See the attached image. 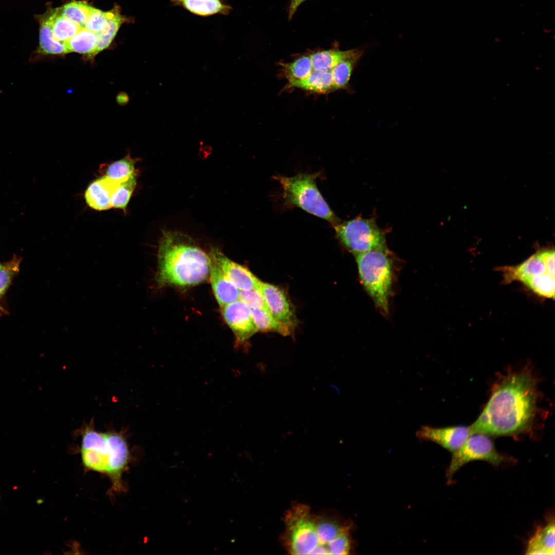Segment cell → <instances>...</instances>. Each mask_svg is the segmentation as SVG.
Wrapping results in <instances>:
<instances>
[{"instance_id":"1","label":"cell","mask_w":555,"mask_h":555,"mask_svg":"<svg viewBox=\"0 0 555 555\" xmlns=\"http://www.w3.org/2000/svg\"><path fill=\"white\" fill-rule=\"evenodd\" d=\"M536 382L530 370L511 372L493 386L489 401L470 426L472 433L513 436L531 429L537 412Z\"/></svg>"},{"instance_id":"2","label":"cell","mask_w":555,"mask_h":555,"mask_svg":"<svg viewBox=\"0 0 555 555\" xmlns=\"http://www.w3.org/2000/svg\"><path fill=\"white\" fill-rule=\"evenodd\" d=\"M209 274V256L188 235L164 231L158 251L156 280L160 286H191Z\"/></svg>"},{"instance_id":"3","label":"cell","mask_w":555,"mask_h":555,"mask_svg":"<svg viewBox=\"0 0 555 555\" xmlns=\"http://www.w3.org/2000/svg\"><path fill=\"white\" fill-rule=\"evenodd\" d=\"M355 255L362 285L377 308L387 314L393 284V262L387 248Z\"/></svg>"},{"instance_id":"4","label":"cell","mask_w":555,"mask_h":555,"mask_svg":"<svg viewBox=\"0 0 555 555\" xmlns=\"http://www.w3.org/2000/svg\"><path fill=\"white\" fill-rule=\"evenodd\" d=\"M320 173H299L287 177H274L283 190L284 205L287 208L298 207L305 212L328 221L333 227L340 219L332 211L319 190L316 179Z\"/></svg>"},{"instance_id":"5","label":"cell","mask_w":555,"mask_h":555,"mask_svg":"<svg viewBox=\"0 0 555 555\" xmlns=\"http://www.w3.org/2000/svg\"><path fill=\"white\" fill-rule=\"evenodd\" d=\"M503 281L508 284L521 282L540 297L554 298V251H540L523 263L500 267Z\"/></svg>"},{"instance_id":"6","label":"cell","mask_w":555,"mask_h":555,"mask_svg":"<svg viewBox=\"0 0 555 555\" xmlns=\"http://www.w3.org/2000/svg\"><path fill=\"white\" fill-rule=\"evenodd\" d=\"M282 543L291 554H319L315 514L308 506L295 503L285 513Z\"/></svg>"},{"instance_id":"7","label":"cell","mask_w":555,"mask_h":555,"mask_svg":"<svg viewBox=\"0 0 555 555\" xmlns=\"http://www.w3.org/2000/svg\"><path fill=\"white\" fill-rule=\"evenodd\" d=\"M334 227L338 239L354 255L387 248L385 234L373 219L357 217Z\"/></svg>"},{"instance_id":"8","label":"cell","mask_w":555,"mask_h":555,"mask_svg":"<svg viewBox=\"0 0 555 555\" xmlns=\"http://www.w3.org/2000/svg\"><path fill=\"white\" fill-rule=\"evenodd\" d=\"M483 460L498 466L509 460L498 452L489 436L480 433L472 434L462 445L452 453L446 476L451 482L454 474L464 465L473 461Z\"/></svg>"},{"instance_id":"9","label":"cell","mask_w":555,"mask_h":555,"mask_svg":"<svg viewBox=\"0 0 555 555\" xmlns=\"http://www.w3.org/2000/svg\"><path fill=\"white\" fill-rule=\"evenodd\" d=\"M220 307L223 318L234 335L236 345H243L257 331L251 308L246 303L238 300Z\"/></svg>"},{"instance_id":"10","label":"cell","mask_w":555,"mask_h":555,"mask_svg":"<svg viewBox=\"0 0 555 555\" xmlns=\"http://www.w3.org/2000/svg\"><path fill=\"white\" fill-rule=\"evenodd\" d=\"M106 433L108 460L105 474L110 478L115 490L123 489L122 474L127 468L130 451L124 436L117 432Z\"/></svg>"},{"instance_id":"11","label":"cell","mask_w":555,"mask_h":555,"mask_svg":"<svg viewBox=\"0 0 555 555\" xmlns=\"http://www.w3.org/2000/svg\"><path fill=\"white\" fill-rule=\"evenodd\" d=\"M472 434L470 427L459 425L436 428L426 426L421 428L416 435L420 440L433 441L453 453Z\"/></svg>"},{"instance_id":"12","label":"cell","mask_w":555,"mask_h":555,"mask_svg":"<svg viewBox=\"0 0 555 555\" xmlns=\"http://www.w3.org/2000/svg\"><path fill=\"white\" fill-rule=\"evenodd\" d=\"M260 290L272 315L278 321L292 329L296 324V318L292 306L283 290L261 281Z\"/></svg>"},{"instance_id":"13","label":"cell","mask_w":555,"mask_h":555,"mask_svg":"<svg viewBox=\"0 0 555 555\" xmlns=\"http://www.w3.org/2000/svg\"><path fill=\"white\" fill-rule=\"evenodd\" d=\"M210 253L217 260L226 275L239 290L260 289L261 281L250 270L228 258L215 247Z\"/></svg>"},{"instance_id":"14","label":"cell","mask_w":555,"mask_h":555,"mask_svg":"<svg viewBox=\"0 0 555 555\" xmlns=\"http://www.w3.org/2000/svg\"><path fill=\"white\" fill-rule=\"evenodd\" d=\"M209 274L215 298L222 306L239 300L240 290L229 280L215 257L210 253Z\"/></svg>"},{"instance_id":"15","label":"cell","mask_w":555,"mask_h":555,"mask_svg":"<svg viewBox=\"0 0 555 555\" xmlns=\"http://www.w3.org/2000/svg\"><path fill=\"white\" fill-rule=\"evenodd\" d=\"M119 184L105 175L96 178L88 184L85 191L86 203L90 208L97 211L111 208L112 196Z\"/></svg>"},{"instance_id":"16","label":"cell","mask_w":555,"mask_h":555,"mask_svg":"<svg viewBox=\"0 0 555 555\" xmlns=\"http://www.w3.org/2000/svg\"><path fill=\"white\" fill-rule=\"evenodd\" d=\"M554 522L550 520L539 526L528 541L526 554L533 555H553L555 553Z\"/></svg>"},{"instance_id":"17","label":"cell","mask_w":555,"mask_h":555,"mask_svg":"<svg viewBox=\"0 0 555 555\" xmlns=\"http://www.w3.org/2000/svg\"><path fill=\"white\" fill-rule=\"evenodd\" d=\"M363 53L362 50L358 48L347 50L330 49L315 52L310 57L313 70L327 71L331 70L341 62Z\"/></svg>"},{"instance_id":"18","label":"cell","mask_w":555,"mask_h":555,"mask_svg":"<svg viewBox=\"0 0 555 555\" xmlns=\"http://www.w3.org/2000/svg\"><path fill=\"white\" fill-rule=\"evenodd\" d=\"M39 23V43L35 54L40 55H61L69 53L65 44L54 39L49 22L45 13L37 15Z\"/></svg>"},{"instance_id":"19","label":"cell","mask_w":555,"mask_h":555,"mask_svg":"<svg viewBox=\"0 0 555 555\" xmlns=\"http://www.w3.org/2000/svg\"><path fill=\"white\" fill-rule=\"evenodd\" d=\"M176 6L181 7L190 12L200 16L214 14L227 15L232 8L223 0H170Z\"/></svg>"},{"instance_id":"20","label":"cell","mask_w":555,"mask_h":555,"mask_svg":"<svg viewBox=\"0 0 555 555\" xmlns=\"http://www.w3.org/2000/svg\"><path fill=\"white\" fill-rule=\"evenodd\" d=\"M288 86L322 94L334 90L331 70L323 71L313 70L304 79L288 80Z\"/></svg>"},{"instance_id":"21","label":"cell","mask_w":555,"mask_h":555,"mask_svg":"<svg viewBox=\"0 0 555 555\" xmlns=\"http://www.w3.org/2000/svg\"><path fill=\"white\" fill-rule=\"evenodd\" d=\"M53 37L64 43L77 33L83 27L61 15L57 8H50L45 12Z\"/></svg>"},{"instance_id":"22","label":"cell","mask_w":555,"mask_h":555,"mask_svg":"<svg viewBox=\"0 0 555 555\" xmlns=\"http://www.w3.org/2000/svg\"><path fill=\"white\" fill-rule=\"evenodd\" d=\"M125 21V17L121 15L118 7L108 11V17L104 27L96 33L97 43L94 57L109 46L121 25Z\"/></svg>"},{"instance_id":"23","label":"cell","mask_w":555,"mask_h":555,"mask_svg":"<svg viewBox=\"0 0 555 555\" xmlns=\"http://www.w3.org/2000/svg\"><path fill=\"white\" fill-rule=\"evenodd\" d=\"M97 43L96 33L82 28L64 44L69 52L83 54L86 58L91 59L94 57Z\"/></svg>"},{"instance_id":"24","label":"cell","mask_w":555,"mask_h":555,"mask_svg":"<svg viewBox=\"0 0 555 555\" xmlns=\"http://www.w3.org/2000/svg\"><path fill=\"white\" fill-rule=\"evenodd\" d=\"M253 320L257 331H275L283 336L289 335L292 328L278 321L265 309H251Z\"/></svg>"},{"instance_id":"25","label":"cell","mask_w":555,"mask_h":555,"mask_svg":"<svg viewBox=\"0 0 555 555\" xmlns=\"http://www.w3.org/2000/svg\"><path fill=\"white\" fill-rule=\"evenodd\" d=\"M81 453L82 463L87 469L106 473L108 460L107 443L103 448L81 449Z\"/></svg>"},{"instance_id":"26","label":"cell","mask_w":555,"mask_h":555,"mask_svg":"<svg viewBox=\"0 0 555 555\" xmlns=\"http://www.w3.org/2000/svg\"><path fill=\"white\" fill-rule=\"evenodd\" d=\"M136 159L130 155L109 164L105 172V176L113 181L121 183L127 180L136 174Z\"/></svg>"},{"instance_id":"27","label":"cell","mask_w":555,"mask_h":555,"mask_svg":"<svg viewBox=\"0 0 555 555\" xmlns=\"http://www.w3.org/2000/svg\"><path fill=\"white\" fill-rule=\"evenodd\" d=\"M362 55H358L344 60L331 69L334 90L345 88L348 85L354 68Z\"/></svg>"},{"instance_id":"28","label":"cell","mask_w":555,"mask_h":555,"mask_svg":"<svg viewBox=\"0 0 555 555\" xmlns=\"http://www.w3.org/2000/svg\"><path fill=\"white\" fill-rule=\"evenodd\" d=\"M92 8L85 2L73 1L57 9L61 15L83 28Z\"/></svg>"},{"instance_id":"29","label":"cell","mask_w":555,"mask_h":555,"mask_svg":"<svg viewBox=\"0 0 555 555\" xmlns=\"http://www.w3.org/2000/svg\"><path fill=\"white\" fill-rule=\"evenodd\" d=\"M282 66L288 80L304 79L313 70L310 55H303L291 62L283 63Z\"/></svg>"},{"instance_id":"30","label":"cell","mask_w":555,"mask_h":555,"mask_svg":"<svg viewBox=\"0 0 555 555\" xmlns=\"http://www.w3.org/2000/svg\"><path fill=\"white\" fill-rule=\"evenodd\" d=\"M136 173L120 183L111 200L112 208L125 210L136 186Z\"/></svg>"},{"instance_id":"31","label":"cell","mask_w":555,"mask_h":555,"mask_svg":"<svg viewBox=\"0 0 555 555\" xmlns=\"http://www.w3.org/2000/svg\"><path fill=\"white\" fill-rule=\"evenodd\" d=\"M21 258L15 255L0 267V300L20 270Z\"/></svg>"},{"instance_id":"32","label":"cell","mask_w":555,"mask_h":555,"mask_svg":"<svg viewBox=\"0 0 555 555\" xmlns=\"http://www.w3.org/2000/svg\"><path fill=\"white\" fill-rule=\"evenodd\" d=\"M108 17V12H104L92 7L83 28L97 33L104 27Z\"/></svg>"},{"instance_id":"33","label":"cell","mask_w":555,"mask_h":555,"mask_svg":"<svg viewBox=\"0 0 555 555\" xmlns=\"http://www.w3.org/2000/svg\"><path fill=\"white\" fill-rule=\"evenodd\" d=\"M239 300L246 303L251 309L258 308L268 310L260 289L240 290Z\"/></svg>"},{"instance_id":"34","label":"cell","mask_w":555,"mask_h":555,"mask_svg":"<svg viewBox=\"0 0 555 555\" xmlns=\"http://www.w3.org/2000/svg\"><path fill=\"white\" fill-rule=\"evenodd\" d=\"M306 0H291L288 11V17L291 18L300 5Z\"/></svg>"},{"instance_id":"35","label":"cell","mask_w":555,"mask_h":555,"mask_svg":"<svg viewBox=\"0 0 555 555\" xmlns=\"http://www.w3.org/2000/svg\"><path fill=\"white\" fill-rule=\"evenodd\" d=\"M4 312H5V310L4 309L3 307H2V306H1V305L0 304V316H1Z\"/></svg>"},{"instance_id":"36","label":"cell","mask_w":555,"mask_h":555,"mask_svg":"<svg viewBox=\"0 0 555 555\" xmlns=\"http://www.w3.org/2000/svg\"><path fill=\"white\" fill-rule=\"evenodd\" d=\"M2 264H1V263H0V267H1V266H2Z\"/></svg>"}]
</instances>
